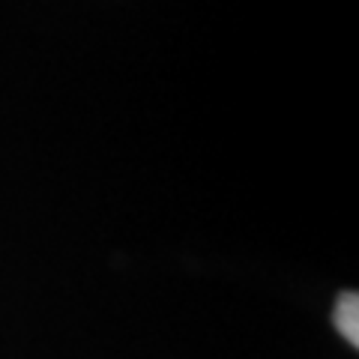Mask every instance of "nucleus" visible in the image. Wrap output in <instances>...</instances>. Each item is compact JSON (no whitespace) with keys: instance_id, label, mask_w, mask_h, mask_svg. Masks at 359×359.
I'll use <instances>...</instances> for the list:
<instances>
[{"instance_id":"obj_1","label":"nucleus","mask_w":359,"mask_h":359,"mask_svg":"<svg viewBox=\"0 0 359 359\" xmlns=\"http://www.w3.org/2000/svg\"><path fill=\"white\" fill-rule=\"evenodd\" d=\"M335 327L353 347L359 344V297L353 294H341L335 302Z\"/></svg>"}]
</instances>
